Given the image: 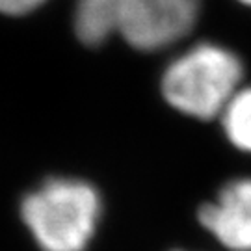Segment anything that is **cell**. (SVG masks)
Masks as SVG:
<instances>
[{
    "mask_svg": "<svg viewBox=\"0 0 251 251\" xmlns=\"http://www.w3.org/2000/svg\"><path fill=\"white\" fill-rule=\"evenodd\" d=\"M242 60L218 43H198L164 69L162 97L171 108L196 119L220 117L242 88Z\"/></svg>",
    "mask_w": 251,
    "mask_h": 251,
    "instance_id": "1",
    "label": "cell"
},
{
    "mask_svg": "<svg viewBox=\"0 0 251 251\" xmlns=\"http://www.w3.org/2000/svg\"><path fill=\"white\" fill-rule=\"evenodd\" d=\"M102 212L90 182L56 177L23 199L21 216L43 251H86Z\"/></svg>",
    "mask_w": 251,
    "mask_h": 251,
    "instance_id": "2",
    "label": "cell"
},
{
    "mask_svg": "<svg viewBox=\"0 0 251 251\" xmlns=\"http://www.w3.org/2000/svg\"><path fill=\"white\" fill-rule=\"evenodd\" d=\"M117 34L138 50H160L194 30L201 0H116Z\"/></svg>",
    "mask_w": 251,
    "mask_h": 251,
    "instance_id": "3",
    "label": "cell"
},
{
    "mask_svg": "<svg viewBox=\"0 0 251 251\" xmlns=\"http://www.w3.org/2000/svg\"><path fill=\"white\" fill-rule=\"evenodd\" d=\"M199 222L229 251H251V177L229 180L199 208Z\"/></svg>",
    "mask_w": 251,
    "mask_h": 251,
    "instance_id": "4",
    "label": "cell"
},
{
    "mask_svg": "<svg viewBox=\"0 0 251 251\" xmlns=\"http://www.w3.org/2000/svg\"><path fill=\"white\" fill-rule=\"evenodd\" d=\"M75 32L84 45H102L117 34L116 0H76Z\"/></svg>",
    "mask_w": 251,
    "mask_h": 251,
    "instance_id": "5",
    "label": "cell"
},
{
    "mask_svg": "<svg viewBox=\"0 0 251 251\" xmlns=\"http://www.w3.org/2000/svg\"><path fill=\"white\" fill-rule=\"evenodd\" d=\"M227 140L244 152H251V86L240 88L222 112Z\"/></svg>",
    "mask_w": 251,
    "mask_h": 251,
    "instance_id": "6",
    "label": "cell"
},
{
    "mask_svg": "<svg viewBox=\"0 0 251 251\" xmlns=\"http://www.w3.org/2000/svg\"><path fill=\"white\" fill-rule=\"evenodd\" d=\"M45 0H0V13L6 15H25L41 6Z\"/></svg>",
    "mask_w": 251,
    "mask_h": 251,
    "instance_id": "7",
    "label": "cell"
},
{
    "mask_svg": "<svg viewBox=\"0 0 251 251\" xmlns=\"http://www.w3.org/2000/svg\"><path fill=\"white\" fill-rule=\"evenodd\" d=\"M242 4H246V6H251V0H240Z\"/></svg>",
    "mask_w": 251,
    "mask_h": 251,
    "instance_id": "8",
    "label": "cell"
}]
</instances>
